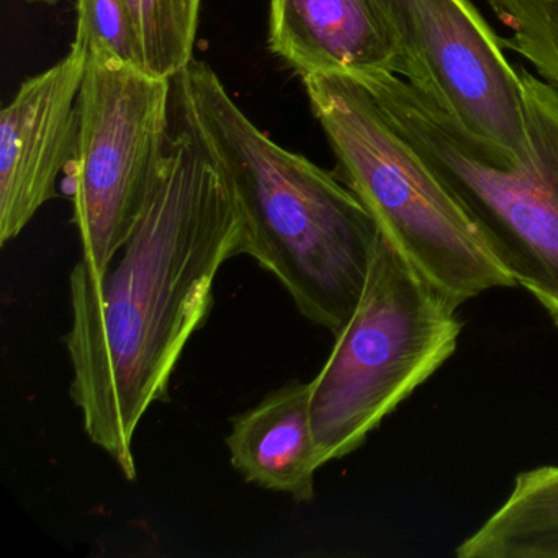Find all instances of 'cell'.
<instances>
[{
    "mask_svg": "<svg viewBox=\"0 0 558 558\" xmlns=\"http://www.w3.org/2000/svg\"><path fill=\"white\" fill-rule=\"evenodd\" d=\"M244 246L230 175L172 94L165 159L119 263L96 277L80 260L70 274L71 398L90 442L130 482L136 429L207 322L218 272Z\"/></svg>",
    "mask_w": 558,
    "mask_h": 558,
    "instance_id": "cell-1",
    "label": "cell"
},
{
    "mask_svg": "<svg viewBox=\"0 0 558 558\" xmlns=\"http://www.w3.org/2000/svg\"><path fill=\"white\" fill-rule=\"evenodd\" d=\"M172 94L230 175L246 223L244 254L279 280L308 322L341 331L380 240L367 208L338 175L260 132L204 61L172 80Z\"/></svg>",
    "mask_w": 558,
    "mask_h": 558,
    "instance_id": "cell-2",
    "label": "cell"
},
{
    "mask_svg": "<svg viewBox=\"0 0 558 558\" xmlns=\"http://www.w3.org/2000/svg\"><path fill=\"white\" fill-rule=\"evenodd\" d=\"M527 158L502 168L424 94L393 73L357 77L395 132L446 185L496 263L558 328V89L519 68Z\"/></svg>",
    "mask_w": 558,
    "mask_h": 558,
    "instance_id": "cell-3",
    "label": "cell"
},
{
    "mask_svg": "<svg viewBox=\"0 0 558 558\" xmlns=\"http://www.w3.org/2000/svg\"><path fill=\"white\" fill-rule=\"evenodd\" d=\"M302 81L335 155L336 175L426 282L457 308L488 290L515 287L459 202L395 132L357 77L315 74Z\"/></svg>",
    "mask_w": 558,
    "mask_h": 558,
    "instance_id": "cell-4",
    "label": "cell"
},
{
    "mask_svg": "<svg viewBox=\"0 0 558 558\" xmlns=\"http://www.w3.org/2000/svg\"><path fill=\"white\" fill-rule=\"evenodd\" d=\"M462 322L380 234L364 292L312 384L319 463L367 440L457 351Z\"/></svg>",
    "mask_w": 558,
    "mask_h": 558,
    "instance_id": "cell-5",
    "label": "cell"
},
{
    "mask_svg": "<svg viewBox=\"0 0 558 558\" xmlns=\"http://www.w3.org/2000/svg\"><path fill=\"white\" fill-rule=\"evenodd\" d=\"M172 81L104 57H87L77 140L68 166L83 264L99 277L132 234L171 132Z\"/></svg>",
    "mask_w": 558,
    "mask_h": 558,
    "instance_id": "cell-6",
    "label": "cell"
},
{
    "mask_svg": "<svg viewBox=\"0 0 558 558\" xmlns=\"http://www.w3.org/2000/svg\"><path fill=\"white\" fill-rule=\"evenodd\" d=\"M400 57V76L483 156L514 168L531 151L521 76L470 0H368Z\"/></svg>",
    "mask_w": 558,
    "mask_h": 558,
    "instance_id": "cell-7",
    "label": "cell"
},
{
    "mask_svg": "<svg viewBox=\"0 0 558 558\" xmlns=\"http://www.w3.org/2000/svg\"><path fill=\"white\" fill-rule=\"evenodd\" d=\"M87 54H70L19 87L0 116V243L15 240L57 195V181L73 161L77 100Z\"/></svg>",
    "mask_w": 558,
    "mask_h": 558,
    "instance_id": "cell-8",
    "label": "cell"
},
{
    "mask_svg": "<svg viewBox=\"0 0 558 558\" xmlns=\"http://www.w3.org/2000/svg\"><path fill=\"white\" fill-rule=\"evenodd\" d=\"M269 48L302 80L393 73L400 57L368 0H270Z\"/></svg>",
    "mask_w": 558,
    "mask_h": 558,
    "instance_id": "cell-9",
    "label": "cell"
},
{
    "mask_svg": "<svg viewBox=\"0 0 558 558\" xmlns=\"http://www.w3.org/2000/svg\"><path fill=\"white\" fill-rule=\"evenodd\" d=\"M233 469L247 483L292 496L315 498L322 469L312 421V384L290 380L231 421L227 437Z\"/></svg>",
    "mask_w": 558,
    "mask_h": 558,
    "instance_id": "cell-10",
    "label": "cell"
},
{
    "mask_svg": "<svg viewBox=\"0 0 558 558\" xmlns=\"http://www.w3.org/2000/svg\"><path fill=\"white\" fill-rule=\"evenodd\" d=\"M142 50L143 70L174 80L194 61L202 0H125Z\"/></svg>",
    "mask_w": 558,
    "mask_h": 558,
    "instance_id": "cell-11",
    "label": "cell"
},
{
    "mask_svg": "<svg viewBox=\"0 0 558 558\" xmlns=\"http://www.w3.org/2000/svg\"><path fill=\"white\" fill-rule=\"evenodd\" d=\"M509 31L506 47L521 54L535 76L558 89V0H486Z\"/></svg>",
    "mask_w": 558,
    "mask_h": 558,
    "instance_id": "cell-12",
    "label": "cell"
},
{
    "mask_svg": "<svg viewBox=\"0 0 558 558\" xmlns=\"http://www.w3.org/2000/svg\"><path fill=\"white\" fill-rule=\"evenodd\" d=\"M73 47L143 70L142 50L125 0H76ZM145 71V70H143Z\"/></svg>",
    "mask_w": 558,
    "mask_h": 558,
    "instance_id": "cell-13",
    "label": "cell"
},
{
    "mask_svg": "<svg viewBox=\"0 0 558 558\" xmlns=\"http://www.w3.org/2000/svg\"><path fill=\"white\" fill-rule=\"evenodd\" d=\"M28 4H45V5H57L64 0H25Z\"/></svg>",
    "mask_w": 558,
    "mask_h": 558,
    "instance_id": "cell-14",
    "label": "cell"
}]
</instances>
